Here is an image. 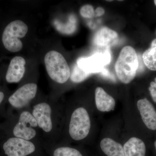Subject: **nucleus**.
<instances>
[{
    "instance_id": "nucleus-1",
    "label": "nucleus",
    "mask_w": 156,
    "mask_h": 156,
    "mask_svg": "<svg viewBox=\"0 0 156 156\" xmlns=\"http://www.w3.org/2000/svg\"><path fill=\"white\" fill-rule=\"evenodd\" d=\"M41 133L43 145L59 142L64 125V106L55 100L37 98L30 107Z\"/></svg>"
},
{
    "instance_id": "nucleus-2",
    "label": "nucleus",
    "mask_w": 156,
    "mask_h": 156,
    "mask_svg": "<svg viewBox=\"0 0 156 156\" xmlns=\"http://www.w3.org/2000/svg\"><path fill=\"white\" fill-rule=\"evenodd\" d=\"M4 120L0 123L3 134L7 136L41 143L43 140L41 130L30 107L18 111L7 108Z\"/></svg>"
},
{
    "instance_id": "nucleus-3",
    "label": "nucleus",
    "mask_w": 156,
    "mask_h": 156,
    "mask_svg": "<svg viewBox=\"0 0 156 156\" xmlns=\"http://www.w3.org/2000/svg\"><path fill=\"white\" fill-rule=\"evenodd\" d=\"M91 127V119L87 109L83 106L77 107L68 115L65 113L64 125L59 142L64 141L67 137L73 141L83 140L89 135Z\"/></svg>"
},
{
    "instance_id": "nucleus-4",
    "label": "nucleus",
    "mask_w": 156,
    "mask_h": 156,
    "mask_svg": "<svg viewBox=\"0 0 156 156\" xmlns=\"http://www.w3.org/2000/svg\"><path fill=\"white\" fill-rule=\"evenodd\" d=\"M43 147L41 143L7 136L2 132L0 149L5 156H34Z\"/></svg>"
},
{
    "instance_id": "nucleus-5",
    "label": "nucleus",
    "mask_w": 156,
    "mask_h": 156,
    "mask_svg": "<svg viewBox=\"0 0 156 156\" xmlns=\"http://www.w3.org/2000/svg\"><path fill=\"white\" fill-rule=\"evenodd\" d=\"M139 66V60L135 50L126 46L121 50L115 65L116 73L121 82L128 84L134 80Z\"/></svg>"
},
{
    "instance_id": "nucleus-6",
    "label": "nucleus",
    "mask_w": 156,
    "mask_h": 156,
    "mask_svg": "<svg viewBox=\"0 0 156 156\" xmlns=\"http://www.w3.org/2000/svg\"><path fill=\"white\" fill-rule=\"evenodd\" d=\"M44 62L48 76L53 82L60 85L67 82L70 70L61 53L54 50L50 51L45 56Z\"/></svg>"
},
{
    "instance_id": "nucleus-7",
    "label": "nucleus",
    "mask_w": 156,
    "mask_h": 156,
    "mask_svg": "<svg viewBox=\"0 0 156 156\" xmlns=\"http://www.w3.org/2000/svg\"><path fill=\"white\" fill-rule=\"evenodd\" d=\"M38 86L36 83L23 84L9 95L7 108L14 111L29 108L37 98Z\"/></svg>"
},
{
    "instance_id": "nucleus-8",
    "label": "nucleus",
    "mask_w": 156,
    "mask_h": 156,
    "mask_svg": "<svg viewBox=\"0 0 156 156\" xmlns=\"http://www.w3.org/2000/svg\"><path fill=\"white\" fill-rule=\"evenodd\" d=\"M27 31L28 27L21 20H14L9 23L4 30L2 37L5 48L13 53L21 50L23 45L20 39L24 37Z\"/></svg>"
},
{
    "instance_id": "nucleus-9",
    "label": "nucleus",
    "mask_w": 156,
    "mask_h": 156,
    "mask_svg": "<svg viewBox=\"0 0 156 156\" xmlns=\"http://www.w3.org/2000/svg\"><path fill=\"white\" fill-rule=\"evenodd\" d=\"M92 56L78 58L77 64L84 70L90 73H100L111 61L110 48H98Z\"/></svg>"
},
{
    "instance_id": "nucleus-10",
    "label": "nucleus",
    "mask_w": 156,
    "mask_h": 156,
    "mask_svg": "<svg viewBox=\"0 0 156 156\" xmlns=\"http://www.w3.org/2000/svg\"><path fill=\"white\" fill-rule=\"evenodd\" d=\"M25 59L21 56H15L12 58L6 73V82L9 83L20 82L25 74Z\"/></svg>"
},
{
    "instance_id": "nucleus-11",
    "label": "nucleus",
    "mask_w": 156,
    "mask_h": 156,
    "mask_svg": "<svg viewBox=\"0 0 156 156\" xmlns=\"http://www.w3.org/2000/svg\"><path fill=\"white\" fill-rule=\"evenodd\" d=\"M137 107L144 123L150 130H156V111L152 103L146 98L140 99Z\"/></svg>"
},
{
    "instance_id": "nucleus-12",
    "label": "nucleus",
    "mask_w": 156,
    "mask_h": 156,
    "mask_svg": "<svg viewBox=\"0 0 156 156\" xmlns=\"http://www.w3.org/2000/svg\"><path fill=\"white\" fill-rule=\"evenodd\" d=\"M93 41L98 48H110L118 43L119 35L115 31L108 27H103L98 31Z\"/></svg>"
},
{
    "instance_id": "nucleus-13",
    "label": "nucleus",
    "mask_w": 156,
    "mask_h": 156,
    "mask_svg": "<svg viewBox=\"0 0 156 156\" xmlns=\"http://www.w3.org/2000/svg\"><path fill=\"white\" fill-rule=\"evenodd\" d=\"M95 100L96 107L99 111L109 112L114 110L115 105L114 98L101 87H97L95 89Z\"/></svg>"
},
{
    "instance_id": "nucleus-14",
    "label": "nucleus",
    "mask_w": 156,
    "mask_h": 156,
    "mask_svg": "<svg viewBox=\"0 0 156 156\" xmlns=\"http://www.w3.org/2000/svg\"><path fill=\"white\" fill-rule=\"evenodd\" d=\"M123 147L125 156H145V144L137 137H131Z\"/></svg>"
},
{
    "instance_id": "nucleus-15",
    "label": "nucleus",
    "mask_w": 156,
    "mask_h": 156,
    "mask_svg": "<svg viewBox=\"0 0 156 156\" xmlns=\"http://www.w3.org/2000/svg\"><path fill=\"white\" fill-rule=\"evenodd\" d=\"M100 147L107 156H125L124 147L122 144L111 138H104L101 141Z\"/></svg>"
},
{
    "instance_id": "nucleus-16",
    "label": "nucleus",
    "mask_w": 156,
    "mask_h": 156,
    "mask_svg": "<svg viewBox=\"0 0 156 156\" xmlns=\"http://www.w3.org/2000/svg\"><path fill=\"white\" fill-rule=\"evenodd\" d=\"M44 148L51 149L52 156H83L80 151L60 142L43 145Z\"/></svg>"
},
{
    "instance_id": "nucleus-17",
    "label": "nucleus",
    "mask_w": 156,
    "mask_h": 156,
    "mask_svg": "<svg viewBox=\"0 0 156 156\" xmlns=\"http://www.w3.org/2000/svg\"><path fill=\"white\" fill-rule=\"evenodd\" d=\"M143 59L149 69L156 70V39L152 42L150 48L144 53Z\"/></svg>"
},
{
    "instance_id": "nucleus-18",
    "label": "nucleus",
    "mask_w": 156,
    "mask_h": 156,
    "mask_svg": "<svg viewBox=\"0 0 156 156\" xmlns=\"http://www.w3.org/2000/svg\"><path fill=\"white\" fill-rule=\"evenodd\" d=\"M76 19L74 15L70 16L66 23H61L58 20H55L54 25L56 30L62 34H70L74 32L76 29Z\"/></svg>"
},
{
    "instance_id": "nucleus-19",
    "label": "nucleus",
    "mask_w": 156,
    "mask_h": 156,
    "mask_svg": "<svg viewBox=\"0 0 156 156\" xmlns=\"http://www.w3.org/2000/svg\"><path fill=\"white\" fill-rule=\"evenodd\" d=\"M92 74L85 71L76 63L70 71V79L73 83H78L83 82Z\"/></svg>"
},
{
    "instance_id": "nucleus-20",
    "label": "nucleus",
    "mask_w": 156,
    "mask_h": 156,
    "mask_svg": "<svg viewBox=\"0 0 156 156\" xmlns=\"http://www.w3.org/2000/svg\"><path fill=\"white\" fill-rule=\"evenodd\" d=\"M6 93L0 88V118L4 119L7 112V102L9 97H7Z\"/></svg>"
},
{
    "instance_id": "nucleus-21",
    "label": "nucleus",
    "mask_w": 156,
    "mask_h": 156,
    "mask_svg": "<svg viewBox=\"0 0 156 156\" xmlns=\"http://www.w3.org/2000/svg\"><path fill=\"white\" fill-rule=\"evenodd\" d=\"M80 13L84 18H91L95 16V11L91 5H85L81 8Z\"/></svg>"
},
{
    "instance_id": "nucleus-22",
    "label": "nucleus",
    "mask_w": 156,
    "mask_h": 156,
    "mask_svg": "<svg viewBox=\"0 0 156 156\" xmlns=\"http://www.w3.org/2000/svg\"><path fill=\"white\" fill-rule=\"evenodd\" d=\"M149 90L153 100L156 103V78L155 79L154 82H151Z\"/></svg>"
},
{
    "instance_id": "nucleus-23",
    "label": "nucleus",
    "mask_w": 156,
    "mask_h": 156,
    "mask_svg": "<svg viewBox=\"0 0 156 156\" xmlns=\"http://www.w3.org/2000/svg\"><path fill=\"white\" fill-rule=\"evenodd\" d=\"M100 73L101 75L105 77L108 78V79H111L112 80L114 81H115V79L114 76L113 75H112L111 73L109 72L108 70L105 68Z\"/></svg>"
},
{
    "instance_id": "nucleus-24",
    "label": "nucleus",
    "mask_w": 156,
    "mask_h": 156,
    "mask_svg": "<svg viewBox=\"0 0 156 156\" xmlns=\"http://www.w3.org/2000/svg\"><path fill=\"white\" fill-rule=\"evenodd\" d=\"M105 13V10L101 7H98L95 11V17H99L102 16Z\"/></svg>"
},
{
    "instance_id": "nucleus-25",
    "label": "nucleus",
    "mask_w": 156,
    "mask_h": 156,
    "mask_svg": "<svg viewBox=\"0 0 156 156\" xmlns=\"http://www.w3.org/2000/svg\"><path fill=\"white\" fill-rule=\"evenodd\" d=\"M2 131L1 129V126H0V140H1V136H2Z\"/></svg>"
},
{
    "instance_id": "nucleus-26",
    "label": "nucleus",
    "mask_w": 156,
    "mask_h": 156,
    "mask_svg": "<svg viewBox=\"0 0 156 156\" xmlns=\"http://www.w3.org/2000/svg\"><path fill=\"white\" fill-rule=\"evenodd\" d=\"M154 146H155V147L156 150V140L155 141V142H154Z\"/></svg>"
},
{
    "instance_id": "nucleus-27",
    "label": "nucleus",
    "mask_w": 156,
    "mask_h": 156,
    "mask_svg": "<svg viewBox=\"0 0 156 156\" xmlns=\"http://www.w3.org/2000/svg\"><path fill=\"white\" fill-rule=\"evenodd\" d=\"M154 2L155 5L156 6V0L154 1Z\"/></svg>"
}]
</instances>
